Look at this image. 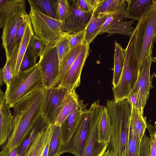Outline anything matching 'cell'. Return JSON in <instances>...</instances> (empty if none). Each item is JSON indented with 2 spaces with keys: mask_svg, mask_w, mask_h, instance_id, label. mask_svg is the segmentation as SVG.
I'll list each match as a JSON object with an SVG mask.
<instances>
[{
  "mask_svg": "<svg viewBox=\"0 0 156 156\" xmlns=\"http://www.w3.org/2000/svg\"><path fill=\"white\" fill-rule=\"evenodd\" d=\"M46 90L44 87L20 100L12 107L14 118L11 132L5 144L2 147L0 156H8L15 147H19L31 124L41 114Z\"/></svg>",
  "mask_w": 156,
  "mask_h": 156,
  "instance_id": "obj_1",
  "label": "cell"
},
{
  "mask_svg": "<svg viewBox=\"0 0 156 156\" xmlns=\"http://www.w3.org/2000/svg\"><path fill=\"white\" fill-rule=\"evenodd\" d=\"M105 107L112 127L108 148L113 156H125L132 105L126 98L117 102L107 100Z\"/></svg>",
  "mask_w": 156,
  "mask_h": 156,
  "instance_id": "obj_2",
  "label": "cell"
},
{
  "mask_svg": "<svg viewBox=\"0 0 156 156\" xmlns=\"http://www.w3.org/2000/svg\"><path fill=\"white\" fill-rule=\"evenodd\" d=\"M44 87L38 62L28 69L20 71L12 77L9 87L5 93V103L10 108H12L16 103Z\"/></svg>",
  "mask_w": 156,
  "mask_h": 156,
  "instance_id": "obj_3",
  "label": "cell"
},
{
  "mask_svg": "<svg viewBox=\"0 0 156 156\" xmlns=\"http://www.w3.org/2000/svg\"><path fill=\"white\" fill-rule=\"evenodd\" d=\"M134 29L125 49V60L121 76L117 85L112 87L114 101L117 102L126 98L137 80L140 64L135 49Z\"/></svg>",
  "mask_w": 156,
  "mask_h": 156,
  "instance_id": "obj_4",
  "label": "cell"
},
{
  "mask_svg": "<svg viewBox=\"0 0 156 156\" xmlns=\"http://www.w3.org/2000/svg\"><path fill=\"white\" fill-rule=\"evenodd\" d=\"M135 49L140 66L156 43V7L138 21L135 27Z\"/></svg>",
  "mask_w": 156,
  "mask_h": 156,
  "instance_id": "obj_5",
  "label": "cell"
},
{
  "mask_svg": "<svg viewBox=\"0 0 156 156\" xmlns=\"http://www.w3.org/2000/svg\"><path fill=\"white\" fill-rule=\"evenodd\" d=\"M34 34L46 46L51 44L64 32L63 22L49 17L30 7L29 14Z\"/></svg>",
  "mask_w": 156,
  "mask_h": 156,
  "instance_id": "obj_6",
  "label": "cell"
},
{
  "mask_svg": "<svg viewBox=\"0 0 156 156\" xmlns=\"http://www.w3.org/2000/svg\"><path fill=\"white\" fill-rule=\"evenodd\" d=\"M104 107L100 105L99 100H98L89 108L90 115L82 156H102L108 148V144H99L97 141L98 126L101 120Z\"/></svg>",
  "mask_w": 156,
  "mask_h": 156,
  "instance_id": "obj_7",
  "label": "cell"
},
{
  "mask_svg": "<svg viewBox=\"0 0 156 156\" xmlns=\"http://www.w3.org/2000/svg\"><path fill=\"white\" fill-rule=\"evenodd\" d=\"M70 91L60 86L46 89L41 114L48 126L55 125L56 119Z\"/></svg>",
  "mask_w": 156,
  "mask_h": 156,
  "instance_id": "obj_8",
  "label": "cell"
},
{
  "mask_svg": "<svg viewBox=\"0 0 156 156\" xmlns=\"http://www.w3.org/2000/svg\"><path fill=\"white\" fill-rule=\"evenodd\" d=\"M44 87H53L59 70V60L56 47L53 44L45 46L38 62Z\"/></svg>",
  "mask_w": 156,
  "mask_h": 156,
  "instance_id": "obj_9",
  "label": "cell"
},
{
  "mask_svg": "<svg viewBox=\"0 0 156 156\" xmlns=\"http://www.w3.org/2000/svg\"><path fill=\"white\" fill-rule=\"evenodd\" d=\"M152 51L149 52L140 66L137 80L131 90L137 97L139 110L143 115L151 88L150 73L151 63L153 61Z\"/></svg>",
  "mask_w": 156,
  "mask_h": 156,
  "instance_id": "obj_10",
  "label": "cell"
},
{
  "mask_svg": "<svg viewBox=\"0 0 156 156\" xmlns=\"http://www.w3.org/2000/svg\"><path fill=\"white\" fill-rule=\"evenodd\" d=\"M30 20L26 10L16 12L6 22L1 36L2 46L5 51L6 60H9L12 49L14 40L20 25Z\"/></svg>",
  "mask_w": 156,
  "mask_h": 156,
  "instance_id": "obj_11",
  "label": "cell"
},
{
  "mask_svg": "<svg viewBox=\"0 0 156 156\" xmlns=\"http://www.w3.org/2000/svg\"><path fill=\"white\" fill-rule=\"evenodd\" d=\"M90 112L89 109L83 114L80 123L68 144L62 147L61 155L66 153L82 156L88 129Z\"/></svg>",
  "mask_w": 156,
  "mask_h": 156,
  "instance_id": "obj_12",
  "label": "cell"
},
{
  "mask_svg": "<svg viewBox=\"0 0 156 156\" xmlns=\"http://www.w3.org/2000/svg\"><path fill=\"white\" fill-rule=\"evenodd\" d=\"M87 107V104H84L83 100H80L75 105L70 114L60 126L62 147L65 146L69 142L83 114L88 110Z\"/></svg>",
  "mask_w": 156,
  "mask_h": 156,
  "instance_id": "obj_13",
  "label": "cell"
},
{
  "mask_svg": "<svg viewBox=\"0 0 156 156\" xmlns=\"http://www.w3.org/2000/svg\"><path fill=\"white\" fill-rule=\"evenodd\" d=\"M89 45L86 43L59 86L69 91L76 90L80 83L81 73L89 54Z\"/></svg>",
  "mask_w": 156,
  "mask_h": 156,
  "instance_id": "obj_14",
  "label": "cell"
},
{
  "mask_svg": "<svg viewBox=\"0 0 156 156\" xmlns=\"http://www.w3.org/2000/svg\"><path fill=\"white\" fill-rule=\"evenodd\" d=\"M34 34L32 25L30 20L27 24L22 38L13 48L9 59L13 77L17 75L20 71L22 59L29 45L30 39Z\"/></svg>",
  "mask_w": 156,
  "mask_h": 156,
  "instance_id": "obj_15",
  "label": "cell"
},
{
  "mask_svg": "<svg viewBox=\"0 0 156 156\" xmlns=\"http://www.w3.org/2000/svg\"><path fill=\"white\" fill-rule=\"evenodd\" d=\"M68 1L70 6L71 13L63 24L62 31L72 33L85 29L93 14L81 10L76 6L74 0Z\"/></svg>",
  "mask_w": 156,
  "mask_h": 156,
  "instance_id": "obj_16",
  "label": "cell"
},
{
  "mask_svg": "<svg viewBox=\"0 0 156 156\" xmlns=\"http://www.w3.org/2000/svg\"><path fill=\"white\" fill-rule=\"evenodd\" d=\"M125 18L124 15L118 17L107 15L99 35L107 33L108 34V36L120 34L131 37L135 28L132 25L135 20L126 21L124 20Z\"/></svg>",
  "mask_w": 156,
  "mask_h": 156,
  "instance_id": "obj_17",
  "label": "cell"
},
{
  "mask_svg": "<svg viewBox=\"0 0 156 156\" xmlns=\"http://www.w3.org/2000/svg\"><path fill=\"white\" fill-rule=\"evenodd\" d=\"M0 146L4 145L11 132L13 116L10 107L5 102V93L1 89L0 98Z\"/></svg>",
  "mask_w": 156,
  "mask_h": 156,
  "instance_id": "obj_18",
  "label": "cell"
},
{
  "mask_svg": "<svg viewBox=\"0 0 156 156\" xmlns=\"http://www.w3.org/2000/svg\"><path fill=\"white\" fill-rule=\"evenodd\" d=\"M48 125L42 115L40 114L33 122L22 139L19 146V156H24L36 136Z\"/></svg>",
  "mask_w": 156,
  "mask_h": 156,
  "instance_id": "obj_19",
  "label": "cell"
},
{
  "mask_svg": "<svg viewBox=\"0 0 156 156\" xmlns=\"http://www.w3.org/2000/svg\"><path fill=\"white\" fill-rule=\"evenodd\" d=\"M125 18L139 21L151 9L156 7V0H126Z\"/></svg>",
  "mask_w": 156,
  "mask_h": 156,
  "instance_id": "obj_20",
  "label": "cell"
},
{
  "mask_svg": "<svg viewBox=\"0 0 156 156\" xmlns=\"http://www.w3.org/2000/svg\"><path fill=\"white\" fill-rule=\"evenodd\" d=\"M127 5L126 0H102L93 14L118 17L124 15Z\"/></svg>",
  "mask_w": 156,
  "mask_h": 156,
  "instance_id": "obj_21",
  "label": "cell"
},
{
  "mask_svg": "<svg viewBox=\"0 0 156 156\" xmlns=\"http://www.w3.org/2000/svg\"><path fill=\"white\" fill-rule=\"evenodd\" d=\"M25 0H0V28L3 29L6 21L17 12L25 10Z\"/></svg>",
  "mask_w": 156,
  "mask_h": 156,
  "instance_id": "obj_22",
  "label": "cell"
},
{
  "mask_svg": "<svg viewBox=\"0 0 156 156\" xmlns=\"http://www.w3.org/2000/svg\"><path fill=\"white\" fill-rule=\"evenodd\" d=\"M107 15L103 14H93L86 27L85 40L90 45L98 35L99 31L105 21Z\"/></svg>",
  "mask_w": 156,
  "mask_h": 156,
  "instance_id": "obj_23",
  "label": "cell"
},
{
  "mask_svg": "<svg viewBox=\"0 0 156 156\" xmlns=\"http://www.w3.org/2000/svg\"><path fill=\"white\" fill-rule=\"evenodd\" d=\"M85 43L79 44L70 50L63 65L60 69L57 78L53 87L59 86L61 85Z\"/></svg>",
  "mask_w": 156,
  "mask_h": 156,
  "instance_id": "obj_24",
  "label": "cell"
},
{
  "mask_svg": "<svg viewBox=\"0 0 156 156\" xmlns=\"http://www.w3.org/2000/svg\"><path fill=\"white\" fill-rule=\"evenodd\" d=\"M51 126L38 133L24 156H41L47 142Z\"/></svg>",
  "mask_w": 156,
  "mask_h": 156,
  "instance_id": "obj_25",
  "label": "cell"
},
{
  "mask_svg": "<svg viewBox=\"0 0 156 156\" xmlns=\"http://www.w3.org/2000/svg\"><path fill=\"white\" fill-rule=\"evenodd\" d=\"M30 7L51 18L55 19L58 0H28Z\"/></svg>",
  "mask_w": 156,
  "mask_h": 156,
  "instance_id": "obj_26",
  "label": "cell"
},
{
  "mask_svg": "<svg viewBox=\"0 0 156 156\" xmlns=\"http://www.w3.org/2000/svg\"><path fill=\"white\" fill-rule=\"evenodd\" d=\"M114 55V68L112 81V87L116 86L121 76L125 60V49L121 45L115 42Z\"/></svg>",
  "mask_w": 156,
  "mask_h": 156,
  "instance_id": "obj_27",
  "label": "cell"
},
{
  "mask_svg": "<svg viewBox=\"0 0 156 156\" xmlns=\"http://www.w3.org/2000/svg\"><path fill=\"white\" fill-rule=\"evenodd\" d=\"M80 99L76 90L70 91L55 121V125L61 126L70 114Z\"/></svg>",
  "mask_w": 156,
  "mask_h": 156,
  "instance_id": "obj_28",
  "label": "cell"
},
{
  "mask_svg": "<svg viewBox=\"0 0 156 156\" xmlns=\"http://www.w3.org/2000/svg\"><path fill=\"white\" fill-rule=\"evenodd\" d=\"M111 134L112 127L109 118L106 108L104 106L101 120L98 126V143L101 144H108Z\"/></svg>",
  "mask_w": 156,
  "mask_h": 156,
  "instance_id": "obj_29",
  "label": "cell"
},
{
  "mask_svg": "<svg viewBox=\"0 0 156 156\" xmlns=\"http://www.w3.org/2000/svg\"><path fill=\"white\" fill-rule=\"evenodd\" d=\"M132 107L130 124L135 135L142 140L147 128L146 119L138 108L132 106Z\"/></svg>",
  "mask_w": 156,
  "mask_h": 156,
  "instance_id": "obj_30",
  "label": "cell"
},
{
  "mask_svg": "<svg viewBox=\"0 0 156 156\" xmlns=\"http://www.w3.org/2000/svg\"><path fill=\"white\" fill-rule=\"evenodd\" d=\"M53 44L57 49L59 60L60 70L70 51L69 40L66 33L64 32Z\"/></svg>",
  "mask_w": 156,
  "mask_h": 156,
  "instance_id": "obj_31",
  "label": "cell"
},
{
  "mask_svg": "<svg viewBox=\"0 0 156 156\" xmlns=\"http://www.w3.org/2000/svg\"><path fill=\"white\" fill-rule=\"evenodd\" d=\"M141 142L130 124L125 156H140Z\"/></svg>",
  "mask_w": 156,
  "mask_h": 156,
  "instance_id": "obj_32",
  "label": "cell"
},
{
  "mask_svg": "<svg viewBox=\"0 0 156 156\" xmlns=\"http://www.w3.org/2000/svg\"><path fill=\"white\" fill-rule=\"evenodd\" d=\"M62 147L60 126H56L51 140L48 156H60Z\"/></svg>",
  "mask_w": 156,
  "mask_h": 156,
  "instance_id": "obj_33",
  "label": "cell"
},
{
  "mask_svg": "<svg viewBox=\"0 0 156 156\" xmlns=\"http://www.w3.org/2000/svg\"><path fill=\"white\" fill-rule=\"evenodd\" d=\"M71 13L70 6L68 0H58L55 19L65 22Z\"/></svg>",
  "mask_w": 156,
  "mask_h": 156,
  "instance_id": "obj_34",
  "label": "cell"
},
{
  "mask_svg": "<svg viewBox=\"0 0 156 156\" xmlns=\"http://www.w3.org/2000/svg\"><path fill=\"white\" fill-rule=\"evenodd\" d=\"M37 58L31 47L29 45L21 62L20 71L28 69L37 65Z\"/></svg>",
  "mask_w": 156,
  "mask_h": 156,
  "instance_id": "obj_35",
  "label": "cell"
},
{
  "mask_svg": "<svg viewBox=\"0 0 156 156\" xmlns=\"http://www.w3.org/2000/svg\"><path fill=\"white\" fill-rule=\"evenodd\" d=\"M13 77L11 65L9 60H6L5 64L0 70V83L2 86L4 83L6 85V89L9 87Z\"/></svg>",
  "mask_w": 156,
  "mask_h": 156,
  "instance_id": "obj_36",
  "label": "cell"
},
{
  "mask_svg": "<svg viewBox=\"0 0 156 156\" xmlns=\"http://www.w3.org/2000/svg\"><path fill=\"white\" fill-rule=\"evenodd\" d=\"M66 33L69 40L70 50L79 44L86 43L85 40L86 28L75 32Z\"/></svg>",
  "mask_w": 156,
  "mask_h": 156,
  "instance_id": "obj_37",
  "label": "cell"
},
{
  "mask_svg": "<svg viewBox=\"0 0 156 156\" xmlns=\"http://www.w3.org/2000/svg\"><path fill=\"white\" fill-rule=\"evenodd\" d=\"M36 57L40 56L46 45L41 39L34 34L31 37L29 44Z\"/></svg>",
  "mask_w": 156,
  "mask_h": 156,
  "instance_id": "obj_38",
  "label": "cell"
},
{
  "mask_svg": "<svg viewBox=\"0 0 156 156\" xmlns=\"http://www.w3.org/2000/svg\"><path fill=\"white\" fill-rule=\"evenodd\" d=\"M147 128L150 135L149 147L150 156H156V139L154 128L150 124L147 125Z\"/></svg>",
  "mask_w": 156,
  "mask_h": 156,
  "instance_id": "obj_39",
  "label": "cell"
},
{
  "mask_svg": "<svg viewBox=\"0 0 156 156\" xmlns=\"http://www.w3.org/2000/svg\"><path fill=\"white\" fill-rule=\"evenodd\" d=\"M140 156H150L149 137L145 133L141 140Z\"/></svg>",
  "mask_w": 156,
  "mask_h": 156,
  "instance_id": "obj_40",
  "label": "cell"
},
{
  "mask_svg": "<svg viewBox=\"0 0 156 156\" xmlns=\"http://www.w3.org/2000/svg\"><path fill=\"white\" fill-rule=\"evenodd\" d=\"M77 7L81 10L85 12L93 14L94 12L88 0H74Z\"/></svg>",
  "mask_w": 156,
  "mask_h": 156,
  "instance_id": "obj_41",
  "label": "cell"
},
{
  "mask_svg": "<svg viewBox=\"0 0 156 156\" xmlns=\"http://www.w3.org/2000/svg\"><path fill=\"white\" fill-rule=\"evenodd\" d=\"M29 20L23 22L19 28L14 40L12 48L22 38L24 32L27 24Z\"/></svg>",
  "mask_w": 156,
  "mask_h": 156,
  "instance_id": "obj_42",
  "label": "cell"
},
{
  "mask_svg": "<svg viewBox=\"0 0 156 156\" xmlns=\"http://www.w3.org/2000/svg\"><path fill=\"white\" fill-rule=\"evenodd\" d=\"M56 127L55 125L51 126L48 139L41 156H48L51 140Z\"/></svg>",
  "mask_w": 156,
  "mask_h": 156,
  "instance_id": "obj_43",
  "label": "cell"
},
{
  "mask_svg": "<svg viewBox=\"0 0 156 156\" xmlns=\"http://www.w3.org/2000/svg\"><path fill=\"white\" fill-rule=\"evenodd\" d=\"M126 98L132 106L137 108L139 109L137 97L131 90L129 92Z\"/></svg>",
  "mask_w": 156,
  "mask_h": 156,
  "instance_id": "obj_44",
  "label": "cell"
},
{
  "mask_svg": "<svg viewBox=\"0 0 156 156\" xmlns=\"http://www.w3.org/2000/svg\"><path fill=\"white\" fill-rule=\"evenodd\" d=\"M18 151L19 147L17 146L11 151L8 156H19Z\"/></svg>",
  "mask_w": 156,
  "mask_h": 156,
  "instance_id": "obj_45",
  "label": "cell"
},
{
  "mask_svg": "<svg viewBox=\"0 0 156 156\" xmlns=\"http://www.w3.org/2000/svg\"><path fill=\"white\" fill-rule=\"evenodd\" d=\"M109 152V149L108 148L104 154L102 156H108Z\"/></svg>",
  "mask_w": 156,
  "mask_h": 156,
  "instance_id": "obj_46",
  "label": "cell"
},
{
  "mask_svg": "<svg viewBox=\"0 0 156 156\" xmlns=\"http://www.w3.org/2000/svg\"><path fill=\"white\" fill-rule=\"evenodd\" d=\"M154 129L155 134V135L156 139V121L155 122V124H154Z\"/></svg>",
  "mask_w": 156,
  "mask_h": 156,
  "instance_id": "obj_47",
  "label": "cell"
},
{
  "mask_svg": "<svg viewBox=\"0 0 156 156\" xmlns=\"http://www.w3.org/2000/svg\"><path fill=\"white\" fill-rule=\"evenodd\" d=\"M108 156H113L112 153L110 151Z\"/></svg>",
  "mask_w": 156,
  "mask_h": 156,
  "instance_id": "obj_48",
  "label": "cell"
}]
</instances>
